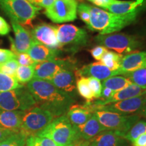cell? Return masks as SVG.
<instances>
[{
    "label": "cell",
    "instance_id": "obj_18",
    "mask_svg": "<svg viewBox=\"0 0 146 146\" xmlns=\"http://www.w3.org/2000/svg\"><path fill=\"white\" fill-rule=\"evenodd\" d=\"M50 82L56 88L71 96L75 91V74L69 69H66L58 72L50 80Z\"/></svg>",
    "mask_w": 146,
    "mask_h": 146
},
{
    "label": "cell",
    "instance_id": "obj_25",
    "mask_svg": "<svg viewBox=\"0 0 146 146\" xmlns=\"http://www.w3.org/2000/svg\"><path fill=\"white\" fill-rule=\"evenodd\" d=\"M133 83L125 76H114L102 81V87H107L112 91H118L132 85Z\"/></svg>",
    "mask_w": 146,
    "mask_h": 146
},
{
    "label": "cell",
    "instance_id": "obj_4",
    "mask_svg": "<svg viewBox=\"0 0 146 146\" xmlns=\"http://www.w3.org/2000/svg\"><path fill=\"white\" fill-rule=\"evenodd\" d=\"M0 8L10 18L23 25H31L41 8L27 0H0Z\"/></svg>",
    "mask_w": 146,
    "mask_h": 146
},
{
    "label": "cell",
    "instance_id": "obj_37",
    "mask_svg": "<svg viewBox=\"0 0 146 146\" xmlns=\"http://www.w3.org/2000/svg\"><path fill=\"white\" fill-rule=\"evenodd\" d=\"M15 59L18 62L19 66H33L35 63L28 53H20V54H16Z\"/></svg>",
    "mask_w": 146,
    "mask_h": 146
},
{
    "label": "cell",
    "instance_id": "obj_16",
    "mask_svg": "<svg viewBox=\"0 0 146 146\" xmlns=\"http://www.w3.org/2000/svg\"><path fill=\"white\" fill-rule=\"evenodd\" d=\"M75 75L77 77H94L100 81H104L112 76L122 74L120 70H112L102 64L101 62H97L85 65L81 69L75 71Z\"/></svg>",
    "mask_w": 146,
    "mask_h": 146
},
{
    "label": "cell",
    "instance_id": "obj_33",
    "mask_svg": "<svg viewBox=\"0 0 146 146\" xmlns=\"http://www.w3.org/2000/svg\"><path fill=\"white\" fill-rule=\"evenodd\" d=\"M27 138L20 133H14L0 142V146H25Z\"/></svg>",
    "mask_w": 146,
    "mask_h": 146
},
{
    "label": "cell",
    "instance_id": "obj_34",
    "mask_svg": "<svg viewBox=\"0 0 146 146\" xmlns=\"http://www.w3.org/2000/svg\"><path fill=\"white\" fill-rule=\"evenodd\" d=\"M18 66H19V64L14 58V59L9 60L6 62L0 64V72L10 76H15Z\"/></svg>",
    "mask_w": 146,
    "mask_h": 146
},
{
    "label": "cell",
    "instance_id": "obj_14",
    "mask_svg": "<svg viewBox=\"0 0 146 146\" xmlns=\"http://www.w3.org/2000/svg\"><path fill=\"white\" fill-rule=\"evenodd\" d=\"M33 41L50 48H60L56 33V27L47 23H42L33 27L30 32Z\"/></svg>",
    "mask_w": 146,
    "mask_h": 146
},
{
    "label": "cell",
    "instance_id": "obj_40",
    "mask_svg": "<svg viewBox=\"0 0 146 146\" xmlns=\"http://www.w3.org/2000/svg\"><path fill=\"white\" fill-rule=\"evenodd\" d=\"M10 26L6 21L0 16V35L5 36L10 32Z\"/></svg>",
    "mask_w": 146,
    "mask_h": 146
},
{
    "label": "cell",
    "instance_id": "obj_50",
    "mask_svg": "<svg viewBox=\"0 0 146 146\" xmlns=\"http://www.w3.org/2000/svg\"><path fill=\"white\" fill-rule=\"evenodd\" d=\"M25 146H26V145H25Z\"/></svg>",
    "mask_w": 146,
    "mask_h": 146
},
{
    "label": "cell",
    "instance_id": "obj_8",
    "mask_svg": "<svg viewBox=\"0 0 146 146\" xmlns=\"http://www.w3.org/2000/svg\"><path fill=\"white\" fill-rule=\"evenodd\" d=\"M95 39L100 45L122 56L133 52L141 45L135 36L123 33L99 35Z\"/></svg>",
    "mask_w": 146,
    "mask_h": 146
},
{
    "label": "cell",
    "instance_id": "obj_32",
    "mask_svg": "<svg viewBox=\"0 0 146 146\" xmlns=\"http://www.w3.org/2000/svg\"><path fill=\"white\" fill-rule=\"evenodd\" d=\"M26 146H60L50 139L39 136L29 137L26 140Z\"/></svg>",
    "mask_w": 146,
    "mask_h": 146
},
{
    "label": "cell",
    "instance_id": "obj_24",
    "mask_svg": "<svg viewBox=\"0 0 146 146\" xmlns=\"http://www.w3.org/2000/svg\"><path fill=\"white\" fill-rule=\"evenodd\" d=\"M144 0H135V1H119L118 3L111 4L105 7L104 9L108 10L111 13L125 15L141 9V5L143 4Z\"/></svg>",
    "mask_w": 146,
    "mask_h": 146
},
{
    "label": "cell",
    "instance_id": "obj_29",
    "mask_svg": "<svg viewBox=\"0 0 146 146\" xmlns=\"http://www.w3.org/2000/svg\"><path fill=\"white\" fill-rule=\"evenodd\" d=\"M76 88L80 96L86 100L87 102H91L94 99V94L89 87L87 77H78L76 82Z\"/></svg>",
    "mask_w": 146,
    "mask_h": 146
},
{
    "label": "cell",
    "instance_id": "obj_5",
    "mask_svg": "<svg viewBox=\"0 0 146 146\" xmlns=\"http://www.w3.org/2000/svg\"><path fill=\"white\" fill-rule=\"evenodd\" d=\"M50 111L39 106H35L24 113L20 133L27 139L36 135L54 119Z\"/></svg>",
    "mask_w": 146,
    "mask_h": 146
},
{
    "label": "cell",
    "instance_id": "obj_28",
    "mask_svg": "<svg viewBox=\"0 0 146 146\" xmlns=\"http://www.w3.org/2000/svg\"><path fill=\"white\" fill-rule=\"evenodd\" d=\"M145 133H146V121L139 120L127 133L121 136H123L127 141L132 143L138 137Z\"/></svg>",
    "mask_w": 146,
    "mask_h": 146
},
{
    "label": "cell",
    "instance_id": "obj_47",
    "mask_svg": "<svg viewBox=\"0 0 146 146\" xmlns=\"http://www.w3.org/2000/svg\"><path fill=\"white\" fill-rule=\"evenodd\" d=\"M27 1H29V2H30V3H33V2H34V1H35V0H27Z\"/></svg>",
    "mask_w": 146,
    "mask_h": 146
},
{
    "label": "cell",
    "instance_id": "obj_22",
    "mask_svg": "<svg viewBox=\"0 0 146 146\" xmlns=\"http://www.w3.org/2000/svg\"><path fill=\"white\" fill-rule=\"evenodd\" d=\"M75 127L79 134L80 137L85 141H90L100 133L105 131L104 128L100 125L95 113L92 114L91 118L85 124Z\"/></svg>",
    "mask_w": 146,
    "mask_h": 146
},
{
    "label": "cell",
    "instance_id": "obj_12",
    "mask_svg": "<svg viewBox=\"0 0 146 146\" xmlns=\"http://www.w3.org/2000/svg\"><path fill=\"white\" fill-rule=\"evenodd\" d=\"M70 62L66 60L55 59L48 61L35 62L33 65L34 68V77L36 79L50 81L60 71L70 68Z\"/></svg>",
    "mask_w": 146,
    "mask_h": 146
},
{
    "label": "cell",
    "instance_id": "obj_45",
    "mask_svg": "<svg viewBox=\"0 0 146 146\" xmlns=\"http://www.w3.org/2000/svg\"><path fill=\"white\" fill-rule=\"evenodd\" d=\"M12 131L5 130V129H3L2 128L0 127V142L2 141L3 140H4L5 139H6L7 137H8L9 136H10L11 135L14 134Z\"/></svg>",
    "mask_w": 146,
    "mask_h": 146
},
{
    "label": "cell",
    "instance_id": "obj_3",
    "mask_svg": "<svg viewBox=\"0 0 146 146\" xmlns=\"http://www.w3.org/2000/svg\"><path fill=\"white\" fill-rule=\"evenodd\" d=\"M36 136L50 139L60 146H67L81 139L66 114L56 117Z\"/></svg>",
    "mask_w": 146,
    "mask_h": 146
},
{
    "label": "cell",
    "instance_id": "obj_30",
    "mask_svg": "<svg viewBox=\"0 0 146 146\" xmlns=\"http://www.w3.org/2000/svg\"><path fill=\"white\" fill-rule=\"evenodd\" d=\"M34 77V68L33 66H19L16 70L15 78L20 83L25 84L30 82Z\"/></svg>",
    "mask_w": 146,
    "mask_h": 146
},
{
    "label": "cell",
    "instance_id": "obj_7",
    "mask_svg": "<svg viewBox=\"0 0 146 146\" xmlns=\"http://www.w3.org/2000/svg\"><path fill=\"white\" fill-rule=\"evenodd\" d=\"M94 113L105 131H116L120 135L127 133L140 118L138 114L125 115L105 110H97Z\"/></svg>",
    "mask_w": 146,
    "mask_h": 146
},
{
    "label": "cell",
    "instance_id": "obj_44",
    "mask_svg": "<svg viewBox=\"0 0 146 146\" xmlns=\"http://www.w3.org/2000/svg\"><path fill=\"white\" fill-rule=\"evenodd\" d=\"M133 146H146V133L141 135L132 142Z\"/></svg>",
    "mask_w": 146,
    "mask_h": 146
},
{
    "label": "cell",
    "instance_id": "obj_31",
    "mask_svg": "<svg viewBox=\"0 0 146 146\" xmlns=\"http://www.w3.org/2000/svg\"><path fill=\"white\" fill-rule=\"evenodd\" d=\"M124 76L129 78L133 83L146 89V68L127 73L124 74Z\"/></svg>",
    "mask_w": 146,
    "mask_h": 146
},
{
    "label": "cell",
    "instance_id": "obj_27",
    "mask_svg": "<svg viewBox=\"0 0 146 146\" xmlns=\"http://www.w3.org/2000/svg\"><path fill=\"white\" fill-rule=\"evenodd\" d=\"M24 86L18 82L15 76L0 72V94L14 90Z\"/></svg>",
    "mask_w": 146,
    "mask_h": 146
},
{
    "label": "cell",
    "instance_id": "obj_43",
    "mask_svg": "<svg viewBox=\"0 0 146 146\" xmlns=\"http://www.w3.org/2000/svg\"><path fill=\"white\" fill-rule=\"evenodd\" d=\"M115 93V91H112V89L107 88V87H102V94L101 97H100V100H106L112 96V95Z\"/></svg>",
    "mask_w": 146,
    "mask_h": 146
},
{
    "label": "cell",
    "instance_id": "obj_21",
    "mask_svg": "<svg viewBox=\"0 0 146 146\" xmlns=\"http://www.w3.org/2000/svg\"><path fill=\"white\" fill-rule=\"evenodd\" d=\"M27 53L35 62H41L56 59L59 52L33 41Z\"/></svg>",
    "mask_w": 146,
    "mask_h": 146
},
{
    "label": "cell",
    "instance_id": "obj_17",
    "mask_svg": "<svg viewBox=\"0 0 146 146\" xmlns=\"http://www.w3.org/2000/svg\"><path fill=\"white\" fill-rule=\"evenodd\" d=\"M146 68V52H133L123 56L120 70L122 74Z\"/></svg>",
    "mask_w": 146,
    "mask_h": 146
},
{
    "label": "cell",
    "instance_id": "obj_41",
    "mask_svg": "<svg viewBox=\"0 0 146 146\" xmlns=\"http://www.w3.org/2000/svg\"><path fill=\"white\" fill-rule=\"evenodd\" d=\"M88 1L103 9L108 5L114 4L119 1L118 0H88Z\"/></svg>",
    "mask_w": 146,
    "mask_h": 146
},
{
    "label": "cell",
    "instance_id": "obj_9",
    "mask_svg": "<svg viewBox=\"0 0 146 146\" xmlns=\"http://www.w3.org/2000/svg\"><path fill=\"white\" fill-rule=\"evenodd\" d=\"M78 2L76 0H56L45 9V14L55 23L72 22L77 17Z\"/></svg>",
    "mask_w": 146,
    "mask_h": 146
},
{
    "label": "cell",
    "instance_id": "obj_15",
    "mask_svg": "<svg viewBox=\"0 0 146 146\" xmlns=\"http://www.w3.org/2000/svg\"><path fill=\"white\" fill-rule=\"evenodd\" d=\"M11 24L15 36L14 39L9 36L11 44V51L15 54L27 53L33 42L31 33L16 21H11Z\"/></svg>",
    "mask_w": 146,
    "mask_h": 146
},
{
    "label": "cell",
    "instance_id": "obj_36",
    "mask_svg": "<svg viewBox=\"0 0 146 146\" xmlns=\"http://www.w3.org/2000/svg\"><path fill=\"white\" fill-rule=\"evenodd\" d=\"M77 12L81 19L88 27L89 25V22H90V14L87 9V4L82 3L81 4L78 5Z\"/></svg>",
    "mask_w": 146,
    "mask_h": 146
},
{
    "label": "cell",
    "instance_id": "obj_11",
    "mask_svg": "<svg viewBox=\"0 0 146 146\" xmlns=\"http://www.w3.org/2000/svg\"><path fill=\"white\" fill-rule=\"evenodd\" d=\"M145 107H146V95L144 94L123 101L98 107L96 108V111L105 110L121 114L131 115L135 113H140Z\"/></svg>",
    "mask_w": 146,
    "mask_h": 146
},
{
    "label": "cell",
    "instance_id": "obj_23",
    "mask_svg": "<svg viewBox=\"0 0 146 146\" xmlns=\"http://www.w3.org/2000/svg\"><path fill=\"white\" fill-rule=\"evenodd\" d=\"M93 114L94 112L84 104H72L66 113V116L72 125L77 127L86 123Z\"/></svg>",
    "mask_w": 146,
    "mask_h": 146
},
{
    "label": "cell",
    "instance_id": "obj_10",
    "mask_svg": "<svg viewBox=\"0 0 146 146\" xmlns=\"http://www.w3.org/2000/svg\"><path fill=\"white\" fill-rule=\"evenodd\" d=\"M56 33L61 47L69 44L84 45L88 40L86 31L70 24H64L56 27Z\"/></svg>",
    "mask_w": 146,
    "mask_h": 146
},
{
    "label": "cell",
    "instance_id": "obj_6",
    "mask_svg": "<svg viewBox=\"0 0 146 146\" xmlns=\"http://www.w3.org/2000/svg\"><path fill=\"white\" fill-rule=\"evenodd\" d=\"M36 106L35 100L25 86L0 94L1 110L26 112Z\"/></svg>",
    "mask_w": 146,
    "mask_h": 146
},
{
    "label": "cell",
    "instance_id": "obj_48",
    "mask_svg": "<svg viewBox=\"0 0 146 146\" xmlns=\"http://www.w3.org/2000/svg\"><path fill=\"white\" fill-rule=\"evenodd\" d=\"M67 146H74V144H71V145H67Z\"/></svg>",
    "mask_w": 146,
    "mask_h": 146
},
{
    "label": "cell",
    "instance_id": "obj_1",
    "mask_svg": "<svg viewBox=\"0 0 146 146\" xmlns=\"http://www.w3.org/2000/svg\"><path fill=\"white\" fill-rule=\"evenodd\" d=\"M27 87L36 105L50 111L56 118L66 114L74 103L72 96L56 88L50 81L33 78L27 83Z\"/></svg>",
    "mask_w": 146,
    "mask_h": 146
},
{
    "label": "cell",
    "instance_id": "obj_35",
    "mask_svg": "<svg viewBox=\"0 0 146 146\" xmlns=\"http://www.w3.org/2000/svg\"><path fill=\"white\" fill-rule=\"evenodd\" d=\"M88 80V83L90 87L93 94H94V99H100L101 97L102 90V85L101 81L97 79L94 77H87Z\"/></svg>",
    "mask_w": 146,
    "mask_h": 146
},
{
    "label": "cell",
    "instance_id": "obj_39",
    "mask_svg": "<svg viewBox=\"0 0 146 146\" xmlns=\"http://www.w3.org/2000/svg\"><path fill=\"white\" fill-rule=\"evenodd\" d=\"M16 54L10 50L0 48V64H2L9 60L14 59Z\"/></svg>",
    "mask_w": 146,
    "mask_h": 146
},
{
    "label": "cell",
    "instance_id": "obj_19",
    "mask_svg": "<svg viewBox=\"0 0 146 146\" xmlns=\"http://www.w3.org/2000/svg\"><path fill=\"white\" fill-rule=\"evenodd\" d=\"M128 142L118 132L105 131L90 140L89 146H128Z\"/></svg>",
    "mask_w": 146,
    "mask_h": 146
},
{
    "label": "cell",
    "instance_id": "obj_38",
    "mask_svg": "<svg viewBox=\"0 0 146 146\" xmlns=\"http://www.w3.org/2000/svg\"><path fill=\"white\" fill-rule=\"evenodd\" d=\"M108 51V49L106 47L102 46V45H98L92 48L90 50V53L91 56L94 57L95 59L98 61H100L102 59V58L103 57L104 54H105Z\"/></svg>",
    "mask_w": 146,
    "mask_h": 146
},
{
    "label": "cell",
    "instance_id": "obj_13",
    "mask_svg": "<svg viewBox=\"0 0 146 146\" xmlns=\"http://www.w3.org/2000/svg\"><path fill=\"white\" fill-rule=\"evenodd\" d=\"M146 89L138 86L133 83L129 87L115 92L112 97L106 100H100L94 102H87V105L93 112H95L96 108L100 106H103L114 102L123 101V100L130 99V98L138 97L145 94Z\"/></svg>",
    "mask_w": 146,
    "mask_h": 146
},
{
    "label": "cell",
    "instance_id": "obj_49",
    "mask_svg": "<svg viewBox=\"0 0 146 146\" xmlns=\"http://www.w3.org/2000/svg\"><path fill=\"white\" fill-rule=\"evenodd\" d=\"M145 94L146 95V90H145Z\"/></svg>",
    "mask_w": 146,
    "mask_h": 146
},
{
    "label": "cell",
    "instance_id": "obj_26",
    "mask_svg": "<svg viewBox=\"0 0 146 146\" xmlns=\"http://www.w3.org/2000/svg\"><path fill=\"white\" fill-rule=\"evenodd\" d=\"M123 56L117 53L108 50L102 58L101 62L106 66L112 70H120V61Z\"/></svg>",
    "mask_w": 146,
    "mask_h": 146
},
{
    "label": "cell",
    "instance_id": "obj_2",
    "mask_svg": "<svg viewBox=\"0 0 146 146\" xmlns=\"http://www.w3.org/2000/svg\"><path fill=\"white\" fill-rule=\"evenodd\" d=\"M87 9L90 14V22L87 27L100 35L112 34L122 30L135 21L140 10L139 9L131 13L118 15L88 4Z\"/></svg>",
    "mask_w": 146,
    "mask_h": 146
},
{
    "label": "cell",
    "instance_id": "obj_46",
    "mask_svg": "<svg viewBox=\"0 0 146 146\" xmlns=\"http://www.w3.org/2000/svg\"><path fill=\"white\" fill-rule=\"evenodd\" d=\"M139 114L142 115V116H145V117H146V107L144 108V109L141 111V112L139 113Z\"/></svg>",
    "mask_w": 146,
    "mask_h": 146
},
{
    "label": "cell",
    "instance_id": "obj_20",
    "mask_svg": "<svg viewBox=\"0 0 146 146\" xmlns=\"http://www.w3.org/2000/svg\"><path fill=\"white\" fill-rule=\"evenodd\" d=\"M24 113L25 112L23 111H8L0 109V127L15 133H19Z\"/></svg>",
    "mask_w": 146,
    "mask_h": 146
},
{
    "label": "cell",
    "instance_id": "obj_42",
    "mask_svg": "<svg viewBox=\"0 0 146 146\" xmlns=\"http://www.w3.org/2000/svg\"><path fill=\"white\" fill-rule=\"evenodd\" d=\"M56 0H35L33 4L39 8H47L54 3Z\"/></svg>",
    "mask_w": 146,
    "mask_h": 146
}]
</instances>
